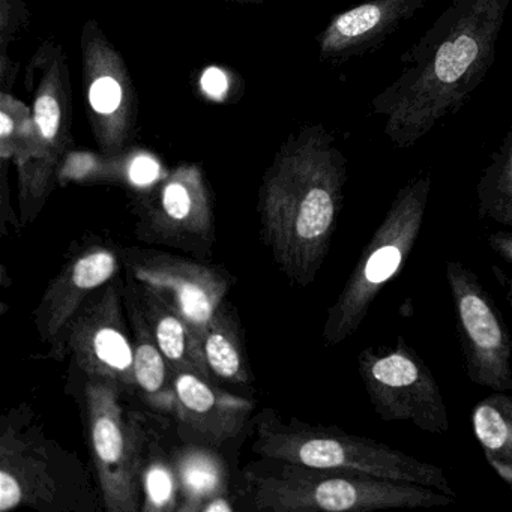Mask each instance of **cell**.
<instances>
[{"label":"cell","instance_id":"cell-12","mask_svg":"<svg viewBox=\"0 0 512 512\" xmlns=\"http://www.w3.org/2000/svg\"><path fill=\"white\" fill-rule=\"evenodd\" d=\"M445 275L467 377L491 391H511L512 337L502 313L469 266L448 260Z\"/></svg>","mask_w":512,"mask_h":512},{"label":"cell","instance_id":"cell-30","mask_svg":"<svg viewBox=\"0 0 512 512\" xmlns=\"http://www.w3.org/2000/svg\"><path fill=\"white\" fill-rule=\"evenodd\" d=\"M235 511V506L232 505V500L227 499L226 494L215 496L214 499L209 500L203 505L200 512H232Z\"/></svg>","mask_w":512,"mask_h":512},{"label":"cell","instance_id":"cell-11","mask_svg":"<svg viewBox=\"0 0 512 512\" xmlns=\"http://www.w3.org/2000/svg\"><path fill=\"white\" fill-rule=\"evenodd\" d=\"M122 281L113 278L89 296L52 355L70 353L77 367L92 379L121 386L128 395H137L134 380L133 335L128 331Z\"/></svg>","mask_w":512,"mask_h":512},{"label":"cell","instance_id":"cell-17","mask_svg":"<svg viewBox=\"0 0 512 512\" xmlns=\"http://www.w3.org/2000/svg\"><path fill=\"white\" fill-rule=\"evenodd\" d=\"M428 0H365L337 14L319 35L320 59L341 62L379 49Z\"/></svg>","mask_w":512,"mask_h":512},{"label":"cell","instance_id":"cell-28","mask_svg":"<svg viewBox=\"0 0 512 512\" xmlns=\"http://www.w3.org/2000/svg\"><path fill=\"white\" fill-rule=\"evenodd\" d=\"M490 269L491 275L496 280L497 286L502 289L506 302H508L509 308L512 310V278L503 269H500L499 266L491 265Z\"/></svg>","mask_w":512,"mask_h":512},{"label":"cell","instance_id":"cell-10","mask_svg":"<svg viewBox=\"0 0 512 512\" xmlns=\"http://www.w3.org/2000/svg\"><path fill=\"white\" fill-rule=\"evenodd\" d=\"M80 49L83 94L95 142L106 157H121L136 139L139 116L130 71L95 19L83 25Z\"/></svg>","mask_w":512,"mask_h":512},{"label":"cell","instance_id":"cell-21","mask_svg":"<svg viewBox=\"0 0 512 512\" xmlns=\"http://www.w3.org/2000/svg\"><path fill=\"white\" fill-rule=\"evenodd\" d=\"M200 350L214 382L250 385L253 382L238 322L229 307L221 305L200 337Z\"/></svg>","mask_w":512,"mask_h":512},{"label":"cell","instance_id":"cell-6","mask_svg":"<svg viewBox=\"0 0 512 512\" xmlns=\"http://www.w3.org/2000/svg\"><path fill=\"white\" fill-rule=\"evenodd\" d=\"M26 83L32 94L34 148L16 166L19 181L20 223L34 221L58 181L59 169L73 145V92L64 47L53 38L44 41L28 68Z\"/></svg>","mask_w":512,"mask_h":512},{"label":"cell","instance_id":"cell-2","mask_svg":"<svg viewBox=\"0 0 512 512\" xmlns=\"http://www.w3.org/2000/svg\"><path fill=\"white\" fill-rule=\"evenodd\" d=\"M347 161L325 125L281 145L259 190L260 235L290 283H314L343 209Z\"/></svg>","mask_w":512,"mask_h":512},{"label":"cell","instance_id":"cell-1","mask_svg":"<svg viewBox=\"0 0 512 512\" xmlns=\"http://www.w3.org/2000/svg\"><path fill=\"white\" fill-rule=\"evenodd\" d=\"M511 2L452 0L401 58L406 68L373 98V113L386 119V137L397 148L415 146L484 82Z\"/></svg>","mask_w":512,"mask_h":512},{"label":"cell","instance_id":"cell-4","mask_svg":"<svg viewBox=\"0 0 512 512\" xmlns=\"http://www.w3.org/2000/svg\"><path fill=\"white\" fill-rule=\"evenodd\" d=\"M253 449L262 458L413 482L457 497L445 472L434 464L338 427L307 424L296 418L284 422L272 409L263 410L257 418Z\"/></svg>","mask_w":512,"mask_h":512},{"label":"cell","instance_id":"cell-19","mask_svg":"<svg viewBox=\"0 0 512 512\" xmlns=\"http://www.w3.org/2000/svg\"><path fill=\"white\" fill-rule=\"evenodd\" d=\"M127 277V275H125ZM128 278V277H127ZM136 290L146 322L173 371H194L211 379L200 343L184 319L157 293L128 278ZM212 380V379H211Z\"/></svg>","mask_w":512,"mask_h":512},{"label":"cell","instance_id":"cell-16","mask_svg":"<svg viewBox=\"0 0 512 512\" xmlns=\"http://www.w3.org/2000/svg\"><path fill=\"white\" fill-rule=\"evenodd\" d=\"M175 395L173 419L182 439L193 445L221 446L235 439L256 407L194 371H175Z\"/></svg>","mask_w":512,"mask_h":512},{"label":"cell","instance_id":"cell-5","mask_svg":"<svg viewBox=\"0 0 512 512\" xmlns=\"http://www.w3.org/2000/svg\"><path fill=\"white\" fill-rule=\"evenodd\" d=\"M430 193V173L410 179L398 190L337 301L329 307L322 332L326 347L352 337L383 287L400 274L421 233Z\"/></svg>","mask_w":512,"mask_h":512},{"label":"cell","instance_id":"cell-27","mask_svg":"<svg viewBox=\"0 0 512 512\" xmlns=\"http://www.w3.org/2000/svg\"><path fill=\"white\" fill-rule=\"evenodd\" d=\"M488 247L491 251L502 257L506 263L512 265V232H496L488 235Z\"/></svg>","mask_w":512,"mask_h":512},{"label":"cell","instance_id":"cell-31","mask_svg":"<svg viewBox=\"0 0 512 512\" xmlns=\"http://www.w3.org/2000/svg\"><path fill=\"white\" fill-rule=\"evenodd\" d=\"M215 2H229V4L239 5H259L266 4V2H271V0H215Z\"/></svg>","mask_w":512,"mask_h":512},{"label":"cell","instance_id":"cell-3","mask_svg":"<svg viewBox=\"0 0 512 512\" xmlns=\"http://www.w3.org/2000/svg\"><path fill=\"white\" fill-rule=\"evenodd\" d=\"M245 481L248 499L256 511L371 512L448 506L457 499L413 482L314 469L272 458L251 466Z\"/></svg>","mask_w":512,"mask_h":512},{"label":"cell","instance_id":"cell-25","mask_svg":"<svg viewBox=\"0 0 512 512\" xmlns=\"http://www.w3.org/2000/svg\"><path fill=\"white\" fill-rule=\"evenodd\" d=\"M143 491H145V511H173L179 509L178 488H175V476L161 458L146 461L143 472Z\"/></svg>","mask_w":512,"mask_h":512},{"label":"cell","instance_id":"cell-32","mask_svg":"<svg viewBox=\"0 0 512 512\" xmlns=\"http://www.w3.org/2000/svg\"><path fill=\"white\" fill-rule=\"evenodd\" d=\"M508 142L512 143V122H511V130H509L508 136L505 137Z\"/></svg>","mask_w":512,"mask_h":512},{"label":"cell","instance_id":"cell-13","mask_svg":"<svg viewBox=\"0 0 512 512\" xmlns=\"http://www.w3.org/2000/svg\"><path fill=\"white\" fill-rule=\"evenodd\" d=\"M125 275L157 293L190 326L200 343L232 281L220 269L154 248H119Z\"/></svg>","mask_w":512,"mask_h":512},{"label":"cell","instance_id":"cell-15","mask_svg":"<svg viewBox=\"0 0 512 512\" xmlns=\"http://www.w3.org/2000/svg\"><path fill=\"white\" fill-rule=\"evenodd\" d=\"M121 268L119 250L107 245H88L76 251L47 284L35 310V328L41 340L55 347L89 296L116 278Z\"/></svg>","mask_w":512,"mask_h":512},{"label":"cell","instance_id":"cell-22","mask_svg":"<svg viewBox=\"0 0 512 512\" xmlns=\"http://www.w3.org/2000/svg\"><path fill=\"white\" fill-rule=\"evenodd\" d=\"M208 448V446H206ZM202 445H193L178 455L179 511L200 512L215 496L226 494L227 476L223 461Z\"/></svg>","mask_w":512,"mask_h":512},{"label":"cell","instance_id":"cell-23","mask_svg":"<svg viewBox=\"0 0 512 512\" xmlns=\"http://www.w3.org/2000/svg\"><path fill=\"white\" fill-rule=\"evenodd\" d=\"M479 215L512 227V143L503 140L478 182Z\"/></svg>","mask_w":512,"mask_h":512},{"label":"cell","instance_id":"cell-7","mask_svg":"<svg viewBox=\"0 0 512 512\" xmlns=\"http://www.w3.org/2000/svg\"><path fill=\"white\" fill-rule=\"evenodd\" d=\"M125 395L127 392L115 383L86 377L89 445L101 499L109 512L142 509L143 472L149 442L145 425L125 406Z\"/></svg>","mask_w":512,"mask_h":512},{"label":"cell","instance_id":"cell-26","mask_svg":"<svg viewBox=\"0 0 512 512\" xmlns=\"http://www.w3.org/2000/svg\"><path fill=\"white\" fill-rule=\"evenodd\" d=\"M28 19V7L23 0H0V59L8 58V46Z\"/></svg>","mask_w":512,"mask_h":512},{"label":"cell","instance_id":"cell-14","mask_svg":"<svg viewBox=\"0 0 512 512\" xmlns=\"http://www.w3.org/2000/svg\"><path fill=\"white\" fill-rule=\"evenodd\" d=\"M26 406L11 410L0 434V511L29 506L52 511L62 499L64 482L56 469V446Z\"/></svg>","mask_w":512,"mask_h":512},{"label":"cell","instance_id":"cell-18","mask_svg":"<svg viewBox=\"0 0 512 512\" xmlns=\"http://www.w3.org/2000/svg\"><path fill=\"white\" fill-rule=\"evenodd\" d=\"M122 293L133 335V370L137 397L152 412L173 418L176 404L175 371L161 352L151 326L146 322L136 290L127 277L122 281Z\"/></svg>","mask_w":512,"mask_h":512},{"label":"cell","instance_id":"cell-24","mask_svg":"<svg viewBox=\"0 0 512 512\" xmlns=\"http://www.w3.org/2000/svg\"><path fill=\"white\" fill-rule=\"evenodd\" d=\"M35 122L32 107L11 92L0 94V158L16 166L28 160L34 148Z\"/></svg>","mask_w":512,"mask_h":512},{"label":"cell","instance_id":"cell-8","mask_svg":"<svg viewBox=\"0 0 512 512\" xmlns=\"http://www.w3.org/2000/svg\"><path fill=\"white\" fill-rule=\"evenodd\" d=\"M137 239L146 244L211 253L215 212L211 188L199 164L175 167L134 197Z\"/></svg>","mask_w":512,"mask_h":512},{"label":"cell","instance_id":"cell-29","mask_svg":"<svg viewBox=\"0 0 512 512\" xmlns=\"http://www.w3.org/2000/svg\"><path fill=\"white\" fill-rule=\"evenodd\" d=\"M221 85H226V79L218 71L215 73V70H211L206 74V82L203 80V88L211 97H218L226 89V86Z\"/></svg>","mask_w":512,"mask_h":512},{"label":"cell","instance_id":"cell-20","mask_svg":"<svg viewBox=\"0 0 512 512\" xmlns=\"http://www.w3.org/2000/svg\"><path fill=\"white\" fill-rule=\"evenodd\" d=\"M470 421L485 460L512 488V389L493 391L476 403Z\"/></svg>","mask_w":512,"mask_h":512},{"label":"cell","instance_id":"cell-9","mask_svg":"<svg viewBox=\"0 0 512 512\" xmlns=\"http://www.w3.org/2000/svg\"><path fill=\"white\" fill-rule=\"evenodd\" d=\"M358 370L371 406L382 421L412 422L431 434L449 430L439 383L404 337H398L392 349L362 350Z\"/></svg>","mask_w":512,"mask_h":512}]
</instances>
